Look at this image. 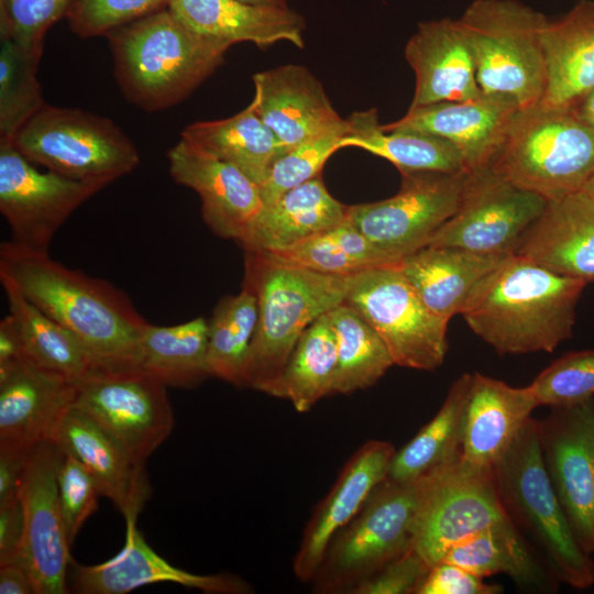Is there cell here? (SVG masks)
Segmentation results:
<instances>
[{
    "label": "cell",
    "mask_w": 594,
    "mask_h": 594,
    "mask_svg": "<svg viewBox=\"0 0 594 594\" xmlns=\"http://www.w3.org/2000/svg\"><path fill=\"white\" fill-rule=\"evenodd\" d=\"M0 279L74 333L102 371L138 369L140 334L147 321L109 282L10 240L0 245Z\"/></svg>",
    "instance_id": "1"
},
{
    "label": "cell",
    "mask_w": 594,
    "mask_h": 594,
    "mask_svg": "<svg viewBox=\"0 0 594 594\" xmlns=\"http://www.w3.org/2000/svg\"><path fill=\"white\" fill-rule=\"evenodd\" d=\"M585 286L509 254L472 289L460 315L501 355L551 353L572 337Z\"/></svg>",
    "instance_id": "2"
},
{
    "label": "cell",
    "mask_w": 594,
    "mask_h": 594,
    "mask_svg": "<svg viewBox=\"0 0 594 594\" xmlns=\"http://www.w3.org/2000/svg\"><path fill=\"white\" fill-rule=\"evenodd\" d=\"M353 275H330L245 252L243 285L257 298L246 387L280 396L285 365L305 329L345 300Z\"/></svg>",
    "instance_id": "3"
},
{
    "label": "cell",
    "mask_w": 594,
    "mask_h": 594,
    "mask_svg": "<svg viewBox=\"0 0 594 594\" xmlns=\"http://www.w3.org/2000/svg\"><path fill=\"white\" fill-rule=\"evenodd\" d=\"M119 87L145 111L185 99L224 61L230 45L205 37L167 7L107 35Z\"/></svg>",
    "instance_id": "4"
},
{
    "label": "cell",
    "mask_w": 594,
    "mask_h": 594,
    "mask_svg": "<svg viewBox=\"0 0 594 594\" xmlns=\"http://www.w3.org/2000/svg\"><path fill=\"white\" fill-rule=\"evenodd\" d=\"M491 472L506 517L558 580L576 590L592 586L594 561L576 541L546 472L538 419L529 418Z\"/></svg>",
    "instance_id": "5"
},
{
    "label": "cell",
    "mask_w": 594,
    "mask_h": 594,
    "mask_svg": "<svg viewBox=\"0 0 594 594\" xmlns=\"http://www.w3.org/2000/svg\"><path fill=\"white\" fill-rule=\"evenodd\" d=\"M490 166L547 201L563 198L594 174V130L570 108L519 109Z\"/></svg>",
    "instance_id": "6"
},
{
    "label": "cell",
    "mask_w": 594,
    "mask_h": 594,
    "mask_svg": "<svg viewBox=\"0 0 594 594\" xmlns=\"http://www.w3.org/2000/svg\"><path fill=\"white\" fill-rule=\"evenodd\" d=\"M471 45L482 92L538 106L547 86L543 33L548 19L516 0H475L459 19Z\"/></svg>",
    "instance_id": "7"
},
{
    "label": "cell",
    "mask_w": 594,
    "mask_h": 594,
    "mask_svg": "<svg viewBox=\"0 0 594 594\" xmlns=\"http://www.w3.org/2000/svg\"><path fill=\"white\" fill-rule=\"evenodd\" d=\"M436 473L414 482H381L329 542L312 591L349 593L410 549L414 524Z\"/></svg>",
    "instance_id": "8"
},
{
    "label": "cell",
    "mask_w": 594,
    "mask_h": 594,
    "mask_svg": "<svg viewBox=\"0 0 594 594\" xmlns=\"http://www.w3.org/2000/svg\"><path fill=\"white\" fill-rule=\"evenodd\" d=\"M10 143L34 165L102 188L140 164L136 146L113 121L75 108L45 103Z\"/></svg>",
    "instance_id": "9"
},
{
    "label": "cell",
    "mask_w": 594,
    "mask_h": 594,
    "mask_svg": "<svg viewBox=\"0 0 594 594\" xmlns=\"http://www.w3.org/2000/svg\"><path fill=\"white\" fill-rule=\"evenodd\" d=\"M377 332L395 365L433 371L448 351V323L421 300L398 263L353 275L345 300Z\"/></svg>",
    "instance_id": "10"
},
{
    "label": "cell",
    "mask_w": 594,
    "mask_h": 594,
    "mask_svg": "<svg viewBox=\"0 0 594 594\" xmlns=\"http://www.w3.org/2000/svg\"><path fill=\"white\" fill-rule=\"evenodd\" d=\"M393 197L349 206L351 223L397 260L427 245L435 232L458 210L469 172L402 173Z\"/></svg>",
    "instance_id": "11"
},
{
    "label": "cell",
    "mask_w": 594,
    "mask_h": 594,
    "mask_svg": "<svg viewBox=\"0 0 594 594\" xmlns=\"http://www.w3.org/2000/svg\"><path fill=\"white\" fill-rule=\"evenodd\" d=\"M546 206L542 197L514 185L491 166L472 170L458 210L427 245L513 254Z\"/></svg>",
    "instance_id": "12"
},
{
    "label": "cell",
    "mask_w": 594,
    "mask_h": 594,
    "mask_svg": "<svg viewBox=\"0 0 594 594\" xmlns=\"http://www.w3.org/2000/svg\"><path fill=\"white\" fill-rule=\"evenodd\" d=\"M74 404L142 465L174 427L166 386L139 369L90 375L77 385Z\"/></svg>",
    "instance_id": "13"
},
{
    "label": "cell",
    "mask_w": 594,
    "mask_h": 594,
    "mask_svg": "<svg viewBox=\"0 0 594 594\" xmlns=\"http://www.w3.org/2000/svg\"><path fill=\"white\" fill-rule=\"evenodd\" d=\"M101 189L51 170L40 172L12 143L0 141V211L16 245L48 253L57 230Z\"/></svg>",
    "instance_id": "14"
},
{
    "label": "cell",
    "mask_w": 594,
    "mask_h": 594,
    "mask_svg": "<svg viewBox=\"0 0 594 594\" xmlns=\"http://www.w3.org/2000/svg\"><path fill=\"white\" fill-rule=\"evenodd\" d=\"M541 459L569 521L588 554L594 553V397L552 407L539 420Z\"/></svg>",
    "instance_id": "15"
},
{
    "label": "cell",
    "mask_w": 594,
    "mask_h": 594,
    "mask_svg": "<svg viewBox=\"0 0 594 594\" xmlns=\"http://www.w3.org/2000/svg\"><path fill=\"white\" fill-rule=\"evenodd\" d=\"M505 517L492 472L471 471L458 460L433 475L414 524L413 548L432 566Z\"/></svg>",
    "instance_id": "16"
},
{
    "label": "cell",
    "mask_w": 594,
    "mask_h": 594,
    "mask_svg": "<svg viewBox=\"0 0 594 594\" xmlns=\"http://www.w3.org/2000/svg\"><path fill=\"white\" fill-rule=\"evenodd\" d=\"M62 450L52 441L36 443L29 455L20 488L24 516L22 563L35 594L67 593L72 565L68 540L58 498L57 470Z\"/></svg>",
    "instance_id": "17"
},
{
    "label": "cell",
    "mask_w": 594,
    "mask_h": 594,
    "mask_svg": "<svg viewBox=\"0 0 594 594\" xmlns=\"http://www.w3.org/2000/svg\"><path fill=\"white\" fill-rule=\"evenodd\" d=\"M518 110L512 99L483 92L476 99L408 109L404 117L383 128L443 139L459 151L472 172L492 164Z\"/></svg>",
    "instance_id": "18"
},
{
    "label": "cell",
    "mask_w": 594,
    "mask_h": 594,
    "mask_svg": "<svg viewBox=\"0 0 594 594\" xmlns=\"http://www.w3.org/2000/svg\"><path fill=\"white\" fill-rule=\"evenodd\" d=\"M167 158L172 178L199 196L208 228L239 243L263 208L260 186L235 166L183 139Z\"/></svg>",
    "instance_id": "19"
},
{
    "label": "cell",
    "mask_w": 594,
    "mask_h": 594,
    "mask_svg": "<svg viewBox=\"0 0 594 594\" xmlns=\"http://www.w3.org/2000/svg\"><path fill=\"white\" fill-rule=\"evenodd\" d=\"M395 452L388 441L370 440L344 464L305 527L293 562L299 581H312L331 539L358 514L371 492L387 479Z\"/></svg>",
    "instance_id": "20"
},
{
    "label": "cell",
    "mask_w": 594,
    "mask_h": 594,
    "mask_svg": "<svg viewBox=\"0 0 594 594\" xmlns=\"http://www.w3.org/2000/svg\"><path fill=\"white\" fill-rule=\"evenodd\" d=\"M52 441L79 461L96 479L127 522H136L151 494L145 465L85 410L73 404L59 419Z\"/></svg>",
    "instance_id": "21"
},
{
    "label": "cell",
    "mask_w": 594,
    "mask_h": 594,
    "mask_svg": "<svg viewBox=\"0 0 594 594\" xmlns=\"http://www.w3.org/2000/svg\"><path fill=\"white\" fill-rule=\"evenodd\" d=\"M70 587L80 594H123L153 583H175L205 593L245 594L251 586L233 574H194L174 566L145 541L136 522H127L122 549L95 565L72 562Z\"/></svg>",
    "instance_id": "22"
},
{
    "label": "cell",
    "mask_w": 594,
    "mask_h": 594,
    "mask_svg": "<svg viewBox=\"0 0 594 594\" xmlns=\"http://www.w3.org/2000/svg\"><path fill=\"white\" fill-rule=\"evenodd\" d=\"M405 58L416 77L409 109L483 95L471 45L459 19L419 23L406 44Z\"/></svg>",
    "instance_id": "23"
},
{
    "label": "cell",
    "mask_w": 594,
    "mask_h": 594,
    "mask_svg": "<svg viewBox=\"0 0 594 594\" xmlns=\"http://www.w3.org/2000/svg\"><path fill=\"white\" fill-rule=\"evenodd\" d=\"M538 407L530 385L514 387L479 372L465 408L459 462L475 472H491Z\"/></svg>",
    "instance_id": "24"
},
{
    "label": "cell",
    "mask_w": 594,
    "mask_h": 594,
    "mask_svg": "<svg viewBox=\"0 0 594 594\" xmlns=\"http://www.w3.org/2000/svg\"><path fill=\"white\" fill-rule=\"evenodd\" d=\"M253 82L255 109L286 151L343 120L321 82L304 66L260 72Z\"/></svg>",
    "instance_id": "25"
},
{
    "label": "cell",
    "mask_w": 594,
    "mask_h": 594,
    "mask_svg": "<svg viewBox=\"0 0 594 594\" xmlns=\"http://www.w3.org/2000/svg\"><path fill=\"white\" fill-rule=\"evenodd\" d=\"M513 254L556 274L594 282V199L578 191L547 201Z\"/></svg>",
    "instance_id": "26"
},
{
    "label": "cell",
    "mask_w": 594,
    "mask_h": 594,
    "mask_svg": "<svg viewBox=\"0 0 594 594\" xmlns=\"http://www.w3.org/2000/svg\"><path fill=\"white\" fill-rule=\"evenodd\" d=\"M76 395L77 384L29 361L0 376V442L33 447L52 440Z\"/></svg>",
    "instance_id": "27"
},
{
    "label": "cell",
    "mask_w": 594,
    "mask_h": 594,
    "mask_svg": "<svg viewBox=\"0 0 594 594\" xmlns=\"http://www.w3.org/2000/svg\"><path fill=\"white\" fill-rule=\"evenodd\" d=\"M167 8L194 32L233 45L258 47L288 42L305 45L304 18L287 8L253 6L240 0H169Z\"/></svg>",
    "instance_id": "28"
},
{
    "label": "cell",
    "mask_w": 594,
    "mask_h": 594,
    "mask_svg": "<svg viewBox=\"0 0 594 594\" xmlns=\"http://www.w3.org/2000/svg\"><path fill=\"white\" fill-rule=\"evenodd\" d=\"M348 212L349 206L328 191L320 174L263 206L239 244L245 252L280 251L340 224Z\"/></svg>",
    "instance_id": "29"
},
{
    "label": "cell",
    "mask_w": 594,
    "mask_h": 594,
    "mask_svg": "<svg viewBox=\"0 0 594 594\" xmlns=\"http://www.w3.org/2000/svg\"><path fill=\"white\" fill-rule=\"evenodd\" d=\"M508 255L427 245L404 256L398 266L425 305L449 322L480 280Z\"/></svg>",
    "instance_id": "30"
},
{
    "label": "cell",
    "mask_w": 594,
    "mask_h": 594,
    "mask_svg": "<svg viewBox=\"0 0 594 594\" xmlns=\"http://www.w3.org/2000/svg\"><path fill=\"white\" fill-rule=\"evenodd\" d=\"M547 86L539 105L570 108L594 87V1L581 0L548 21L543 33Z\"/></svg>",
    "instance_id": "31"
},
{
    "label": "cell",
    "mask_w": 594,
    "mask_h": 594,
    "mask_svg": "<svg viewBox=\"0 0 594 594\" xmlns=\"http://www.w3.org/2000/svg\"><path fill=\"white\" fill-rule=\"evenodd\" d=\"M442 561L482 578L505 574L532 593H554L561 583L507 517L452 547Z\"/></svg>",
    "instance_id": "32"
},
{
    "label": "cell",
    "mask_w": 594,
    "mask_h": 594,
    "mask_svg": "<svg viewBox=\"0 0 594 594\" xmlns=\"http://www.w3.org/2000/svg\"><path fill=\"white\" fill-rule=\"evenodd\" d=\"M182 139L235 166L258 186L275 160L286 152L253 101L232 117L189 124L183 130Z\"/></svg>",
    "instance_id": "33"
},
{
    "label": "cell",
    "mask_w": 594,
    "mask_h": 594,
    "mask_svg": "<svg viewBox=\"0 0 594 594\" xmlns=\"http://www.w3.org/2000/svg\"><path fill=\"white\" fill-rule=\"evenodd\" d=\"M0 282L29 362L77 385L102 371L74 333L38 309L10 282Z\"/></svg>",
    "instance_id": "34"
},
{
    "label": "cell",
    "mask_w": 594,
    "mask_h": 594,
    "mask_svg": "<svg viewBox=\"0 0 594 594\" xmlns=\"http://www.w3.org/2000/svg\"><path fill=\"white\" fill-rule=\"evenodd\" d=\"M471 382L470 373L454 380L433 418L402 449L396 450L387 479L397 482L418 481L460 459Z\"/></svg>",
    "instance_id": "35"
},
{
    "label": "cell",
    "mask_w": 594,
    "mask_h": 594,
    "mask_svg": "<svg viewBox=\"0 0 594 594\" xmlns=\"http://www.w3.org/2000/svg\"><path fill=\"white\" fill-rule=\"evenodd\" d=\"M342 147H359L391 162L399 173L469 172L459 151L443 139L408 131H386L377 110L353 112Z\"/></svg>",
    "instance_id": "36"
},
{
    "label": "cell",
    "mask_w": 594,
    "mask_h": 594,
    "mask_svg": "<svg viewBox=\"0 0 594 594\" xmlns=\"http://www.w3.org/2000/svg\"><path fill=\"white\" fill-rule=\"evenodd\" d=\"M207 349L208 321L204 317L175 326L146 322L136 366L166 387L189 388L210 377Z\"/></svg>",
    "instance_id": "37"
},
{
    "label": "cell",
    "mask_w": 594,
    "mask_h": 594,
    "mask_svg": "<svg viewBox=\"0 0 594 594\" xmlns=\"http://www.w3.org/2000/svg\"><path fill=\"white\" fill-rule=\"evenodd\" d=\"M337 343L332 394H351L377 383L394 364L373 327L350 305L342 302L328 312Z\"/></svg>",
    "instance_id": "38"
},
{
    "label": "cell",
    "mask_w": 594,
    "mask_h": 594,
    "mask_svg": "<svg viewBox=\"0 0 594 594\" xmlns=\"http://www.w3.org/2000/svg\"><path fill=\"white\" fill-rule=\"evenodd\" d=\"M257 323V298L242 284L239 294L219 300L208 321L210 377L246 387L245 370Z\"/></svg>",
    "instance_id": "39"
},
{
    "label": "cell",
    "mask_w": 594,
    "mask_h": 594,
    "mask_svg": "<svg viewBox=\"0 0 594 594\" xmlns=\"http://www.w3.org/2000/svg\"><path fill=\"white\" fill-rule=\"evenodd\" d=\"M337 343L328 312L311 322L299 337L280 378V398L298 413H307L332 394Z\"/></svg>",
    "instance_id": "40"
},
{
    "label": "cell",
    "mask_w": 594,
    "mask_h": 594,
    "mask_svg": "<svg viewBox=\"0 0 594 594\" xmlns=\"http://www.w3.org/2000/svg\"><path fill=\"white\" fill-rule=\"evenodd\" d=\"M0 43V141L11 142L45 106L36 78L42 53L25 50L7 37H1Z\"/></svg>",
    "instance_id": "41"
},
{
    "label": "cell",
    "mask_w": 594,
    "mask_h": 594,
    "mask_svg": "<svg viewBox=\"0 0 594 594\" xmlns=\"http://www.w3.org/2000/svg\"><path fill=\"white\" fill-rule=\"evenodd\" d=\"M349 129L343 119L279 155L260 185L263 206L276 202L285 193L320 175L328 158L342 148Z\"/></svg>",
    "instance_id": "42"
},
{
    "label": "cell",
    "mask_w": 594,
    "mask_h": 594,
    "mask_svg": "<svg viewBox=\"0 0 594 594\" xmlns=\"http://www.w3.org/2000/svg\"><path fill=\"white\" fill-rule=\"evenodd\" d=\"M538 406L562 407L594 397V350L570 352L529 384Z\"/></svg>",
    "instance_id": "43"
},
{
    "label": "cell",
    "mask_w": 594,
    "mask_h": 594,
    "mask_svg": "<svg viewBox=\"0 0 594 594\" xmlns=\"http://www.w3.org/2000/svg\"><path fill=\"white\" fill-rule=\"evenodd\" d=\"M75 0H0V37L42 53L47 30L67 15Z\"/></svg>",
    "instance_id": "44"
},
{
    "label": "cell",
    "mask_w": 594,
    "mask_h": 594,
    "mask_svg": "<svg viewBox=\"0 0 594 594\" xmlns=\"http://www.w3.org/2000/svg\"><path fill=\"white\" fill-rule=\"evenodd\" d=\"M169 0H75L67 18L80 37L107 36L112 31L168 6Z\"/></svg>",
    "instance_id": "45"
},
{
    "label": "cell",
    "mask_w": 594,
    "mask_h": 594,
    "mask_svg": "<svg viewBox=\"0 0 594 594\" xmlns=\"http://www.w3.org/2000/svg\"><path fill=\"white\" fill-rule=\"evenodd\" d=\"M59 505L70 544L88 517L96 512L101 490L94 475L75 458L64 453L57 470Z\"/></svg>",
    "instance_id": "46"
},
{
    "label": "cell",
    "mask_w": 594,
    "mask_h": 594,
    "mask_svg": "<svg viewBox=\"0 0 594 594\" xmlns=\"http://www.w3.org/2000/svg\"><path fill=\"white\" fill-rule=\"evenodd\" d=\"M270 258L330 275H354L365 268L346 253L329 230L290 248L262 253Z\"/></svg>",
    "instance_id": "47"
},
{
    "label": "cell",
    "mask_w": 594,
    "mask_h": 594,
    "mask_svg": "<svg viewBox=\"0 0 594 594\" xmlns=\"http://www.w3.org/2000/svg\"><path fill=\"white\" fill-rule=\"evenodd\" d=\"M431 565L411 547L354 586L352 594H416Z\"/></svg>",
    "instance_id": "48"
},
{
    "label": "cell",
    "mask_w": 594,
    "mask_h": 594,
    "mask_svg": "<svg viewBox=\"0 0 594 594\" xmlns=\"http://www.w3.org/2000/svg\"><path fill=\"white\" fill-rule=\"evenodd\" d=\"M503 587L446 561L432 565L416 594H499Z\"/></svg>",
    "instance_id": "49"
},
{
    "label": "cell",
    "mask_w": 594,
    "mask_h": 594,
    "mask_svg": "<svg viewBox=\"0 0 594 594\" xmlns=\"http://www.w3.org/2000/svg\"><path fill=\"white\" fill-rule=\"evenodd\" d=\"M33 447L0 442V505L20 497L22 480Z\"/></svg>",
    "instance_id": "50"
},
{
    "label": "cell",
    "mask_w": 594,
    "mask_h": 594,
    "mask_svg": "<svg viewBox=\"0 0 594 594\" xmlns=\"http://www.w3.org/2000/svg\"><path fill=\"white\" fill-rule=\"evenodd\" d=\"M24 539V516L20 497L0 505V563L20 561Z\"/></svg>",
    "instance_id": "51"
},
{
    "label": "cell",
    "mask_w": 594,
    "mask_h": 594,
    "mask_svg": "<svg viewBox=\"0 0 594 594\" xmlns=\"http://www.w3.org/2000/svg\"><path fill=\"white\" fill-rule=\"evenodd\" d=\"M26 361L18 326L9 314L0 322V376L8 374Z\"/></svg>",
    "instance_id": "52"
},
{
    "label": "cell",
    "mask_w": 594,
    "mask_h": 594,
    "mask_svg": "<svg viewBox=\"0 0 594 594\" xmlns=\"http://www.w3.org/2000/svg\"><path fill=\"white\" fill-rule=\"evenodd\" d=\"M1 594H35V587L25 565L20 561L0 563Z\"/></svg>",
    "instance_id": "53"
},
{
    "label": "cell",
    "mask_w": 594,
    "mask_h": 594,
    "mask_svg": "<svg viewBox=\"0 0 594 594\" xmlns=\"http://www.w3.org/2000/svg\"><path fill=\"white\" fill-rule=\"evenodd\" d=\"M570 109L580 120L594 130V87L579 98Z\"/></svg>",
    "instance_id": "54"
},
{
    "label": "cell",
    "mask_w": 594,
    "mask_h": 594,
    "mask_svg": "<svg viewBox=\"0 0 594 594\" xmlns=\"http://www.w3.org/2000/svg\"><path fill=\"white\" fill-rule=\"evenodd\" d=\"M242 2L260 6V7H272V8H287V0H240Z\"/></svg>",
    "instance_id": "55"
},
{
    "label": "cell",
    "mask_w": 594,
    "mask_h": 594,
    "mask_svg": "<svg viewBox=\"0 0 594 594\" xmlns=\"http://www.w3.org/2000/svg\"><path fill=\"white\" fill-rule=\"evenodd\" d=\"M582 191H584L587 196L594 199V174L587 180Z\"/></svg>",
    "instance_id": "56"
}]
</instances>
